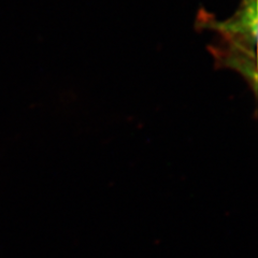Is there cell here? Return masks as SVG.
Masks as SVG:
<instances>
[{
	"instance_id": "cell-1",
	"label": "cell",
	"mask_w": 258,
	"mask_h": 258,
	"mask_svg": "<svg viewBox=\"0 0 258 258\" xmlns=\"http://www.w3.org/2000/svg\"><path fill=\"white\" fill-rule=\"evenodd\" d=\"M257 0H242L232 19L219 24L225 46L220 52L224 66L238 70L256 92V34Z\"/></svg>"
}]
</instances>
